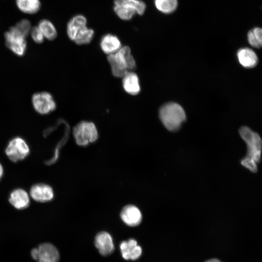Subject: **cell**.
<instances>
[{
    "mask_svg": "<svg viewBox=\"0 0 262 262\" xmlns=\"http://www.w3.org/2000/svg\"><path fill=\"white\" fill-rule=\"evenodd\" d=\"M100 46L102 51L108 55L115 53L122 47L118 38L112 34H107L103 36Z\"/></svg>",
    "mask_w": 262,
    "mask_h": 262,
    "instance_id": "16",
    "label": "cell"
},
{
    "mask_svg": "<svg viewBox=\"0 0 262 262\" xmlns=\"http://www.w3.org/2000/svg\"><path fill=\"white\" fill-rule=\"evenodd\" d=\"M6 47L15 54L22 56L27 49L26 37L18 32L14 26L4 33Z\"/></svg>",
    "mask_w": 262,
    "mask_h": 262,
    "instance_id": "8",
    "label": "cell"
},
{
    "mask_svg": "<svg viewBox=\"0 0 262 262\" xmlns=\"http://www.w3.org/2000/svg\"><path fill=\"white\" fill-rule=\"evenodd\" d=\"M237 56L239 63L246 68H252L258 63V57L255 52L247 48L238 50Z\"/></svg>",
    "mask_w": 262,
    "mask_h": 262,
    "instance_id": "17",
    "label": "cell"
},
{
    "mask_svg": "<svg viewBox=\"0 0 262 262\" xmlns=\"http://www.w3.org/2000/svg\"><path fill=\"white\" fill-rule=\"evenodd\" d=\"M247 39L249 44L256 48H260L262 45V30L256 27L250 30L247 34Z\"/></svg>",
    "mask_w": 262,
    "mask_h": 262,
    "instance_id": "22",
    "label": "cell"
},
{
    "mask_svg": "<svg viewBox=\"0 0 262 262\" xmlns=\"http://www.w3.org/2000/svg\"><path fill=\"white\" fill-rule=\"evenodd\" d=\"M10 204L16 209L23 210L30 204V197L27 192L21 188L14 190L9 197Z\"/></svg>",
    "mask_w": 262,
    "mask_h": 262,
    "instance_id": "15",
    "label": "cell"
},
{
    "mask_svg": "<svg viewBox=\"0 0 262 262\" xmlns=\"http://www.w3.org/2000/svg\"><path fill=\"white\" fill-rule=\"evenodd\" d=\"M31 256L34 260L49 262H58L60 258L57 249L49 243L42 244L37 248H33Z\"/></svg>",
    "mask_w": 262,
    "mask_h": 262,
    "instance_id": "10",
    "label": "cell"
},
{
    "mask_svg": "<svg viewBox=\"0 0 262 262\" xmlns=\"http://www.w3.org/2000/svg\"><path fill=\"white\" fill-rule=\"evenodd\" d=\"M113 74L122 78L129 71L136 67V63L128 46H123L114 53L108 55Z\"/></svg>",
    "mask_w": 262,
    "mask_h": 262,
    "instance_id": "2",
    "label": "cell"
},
{
    "mask_svg": "<svg viewBox=\"0 0 262 262\" xmlns=\"http://www.w3.org/2000/svg\"><path fill=\"white\" fill-rule=\"evenodd\" d=\"M95 245L102 256L111 255L115 249L112 236L105 231H101L97 234L95 239Z\"/></svg>",
    "mask_w": 262,
    "mask_h": 262,
    "instance_id": "12",
    "label": "cell"
},
{
    "mask_svg": "<svg viewBox=\"0 0 262 262\" xmlns=\"http://www.w3.org/2000/svg\"><path fill=\"white\" fill-rule=\"evenodd\" d=\"M123 86L126 92L132 95L138 94L140 91L139 79L132 71L128 72L123 77Z\"/></svg>",
    "mask_w": 262,
    "mask_h": 262,
    "instance_id": "18",
    "label": "cell"
},
{
    "mask_svg": "<svg viewBox=\"0 0 262 262\" xmlns=\"http://www.w3.org/2000/svg\"><path fill=\"white\" fill-rule=\"evenodd\" d=\"M31 35L34 42L41 44L43 42L44 36L38 26H34L31 28Z\"/></svg>",
    "mask_w": 262,
    "mask_h": 262,
    "instance_id": "24",
    "label": "cell"
},
{
    "mask_svg": "<svg viewBox=\"0 0 262 262\" xmlns=\"http://www.w3.org/2000/svg\"><path fill=\"white\" fill-rule=\"evenodd\" d=\"M120 249L122 257L126 260H136L142 252V248L133 239L122 241L120 245Z\"/></svg>",
    "mask_w": 262,
    "mask_h": 262,
    "instance_id": "13",
    "label": "cell"
},
{
    "mask_svg": "<svg viewBox=\"0 0 262 262\" xmlns=\"http://www.w3.org/2000/svg\"><path fill=\"white\" fill-rule=\"evenodd\" d=\"M3 169L2 165L0 164V180L3 175Z\"/></svg>",
    "mask_w": 262,
    "mask_h": 262,
    "instance_id": "26",
    "label": "cell"
},
{
    "mask_svg": "<svg viewBox=\"0 0 262 262\" xmlns=\"http://www.w3.org/2000/svg\"><path fill=\"white\" fill-rule=\"evenodd\" d=\"M157 9L164 14H170L174 12L178 6L177 0H155Z\"/></svg>",
    "mask_w": 262,
    "mask_h": 262,
    "instance_id": "21",
    "label": "cell"
},
{
    "mask_svg": "<svg viewBox=\"0 0 262 262\" xmlns=\"http://www.w3.org/2000/svg\"><path fill=\"white\" fill-rule=\"evenodd\" d=\"M86 18L81 15L73 16L67 23V35L78 45L88 44L93 38L94 32L86 27Z\"/></svg>",
    "mask_w": 262,
    "mask_h": 262,
    "instance_id": "4",
    "label": "cell"
},
{
    "mask_svg": "<svg viewBox=\"0 0 262 262\" xmlns=\"http://www.w3.org/2000/svg\"><path fill=\"white\" fill-rule=\"evenodd\" d=\"M32 100L34 110L41 115L48 114L56 108V104L52 96L47 92L35 93L32 97Z\"/></svg>",
    "mask_w": 262,
    "mask_h": 262,
    "instance_id": "9",
    "label": "cell"
},
{
    "mask_svg": "<svg viewBox=\"0 0 262 262\" xmlns=\"http://www.w3.org/2000/svg\"><path fill=\"white\" fill-rule=\"evenodd\" d=\"M37 26L44 37L48 40H52L56 37L57 35L56 29L53 24L49 20L46 19L41 20Z\"/></svg>",
    "mask_w": 262,
    "mask_h": 262,
    "instance_id": "20",
    "label": "cell"
},
{
    "mask_svg": "<svg viewBox=\"0 0 262 262\" xmlns=\"http://www.w3.org/2000/svg\"><path fill=\"white\" fill-rule=\"evenodd\" d=\"M120 217L126 225L131 227L139 225L142 219L139 209L132 205H127L122 209L120 213Z\"/></svg>",
    "mask_w": 262,
    "mask_h": 262,
    "instance_id": "14",
    "label": "cell"
},
{
    "mask_svg": "<svg viewBox=\"0 0 262 262\" xmlns=\"http://www.w3.org/2000/svg\"><path fill=\"white\" fill-rule=\"evenodd\" d=\"M239 133L247 146L246 155L241 160V164L251 172L256 173L261 160V138L257 133L246 126L240 129Z\"/></svg>",
    "mask_w": 262,
    "mask_h": 262,
    "instance_id": "1",
    "label": "cell"
},
{
    "mask_svg": "<svg viewBox=\"0 0 262 262\" xmlns=\"http://www.w3.org/2000/svg\"><path fill=\"white\" fill-rule=\"evenodd\" d=\"M73 135L77 145L85 146L97 140L98 133L93 123L82 121L74 128Z\"/></svg>",
    "mask_w": 262,
    "mask_h": 262,
    "instance_id": "6",
    "label": "cell"
},
{
    "mask_svg": "<svg viewBox=\"0 0 262 262\" xmlns=\"http://www.w3.org/2000/svg\"><path fill=\"white\" fill-rule=\"evenodd\" d=\"M38 262H49L39 260V261H38Z\"/></svg>",
    "mask_w": 262,
    "mask_h": 262,
    "instance_id": "27",
    "label": "cell"
},
{
    "mask_svg": "<svg viewBox=\"0 0 262 262\" xmlns=\"http://www.w3.org/2000/svg\"><path fill=\"white\" fill-rule=\"evenodd\" d=\"M30 196L37 202H46L53 199L54 192L49 185L45 183H37L31 187Z\"/></svg>",
    "mask_w": 262,
    "mask_h": 262,
    "instance_id": "11",
    "label": "cell"
},
{
    "mask_svg": "<svg viewBox=\"0 0 262 262\" xmlns=\"http://www.w3.org/2000/svg\"><path fill=\"white\" fill-rule=\"evenodd\" d=\"M159 117L168 130L175 131L180 128L185 120L186 114L180 105L175 102H168L161 107Z\"/></svg>",
    "mask_w": 262,
    "mask_h": 262,
    "instance_id": "3",
    "label": "cell"
},
{
    "mask_svg": "<svg viewBox=\"0 0 262 262\" xmlns=\"http://www.w3.org/2000/svg\"><path fill=\"white\" fill-rule=\"evenodd\" d=\"M5 151L11 161L17 162L24 159L29 155L30 148L24 139L16 136L9 142Z\"/></svg>",
    "mask_w": 262,
    "mask_h": 262,
    "instance_id": "7",
    "label": "cell"
},
{
    "mask_svg": "<svg viewBox=\"0 0 262 262\" xmlns=\"http://www.w3.org/2000/svg\"><path fill=\"white\" fill-rule=\"evenodd\" d=\"M146 8V4L141 0H114V11L122 20H130L136 14L142 15Z\"/></svg>",
    "mask_w": 262,
    "mask_h": 262,
    "instance_id": "5",
    "label": "cell"
},
{
    "mask_svg": "<svg viewBox=\"0 0 262 262\" xmlns=\"http://www.w3.org/2000/svg\"><path fill=\"white\" fill-rule=\"evenodd\" d=\"M14 27L26 37L28 35L31 30V24L27 19H23L18 21Z\"/></svg>",
    "mask_w": 262,
    "mask_h": 262,
    "instance_id": "23",
    "label": "cell"
},
{
    "mask_svg": "<svg viewBox=\"0 0 262 262\" xmlns=\"http://www.w3.org/2000/svg\"><path fill=\"white\" fill-rule=\"evenodd\" d=\"M17 8L22 12L28 14H34L41 8L39 0H16Z\"/></svg>",
    "mask_w": 262,
    "mask_h": 262,
    "instance_id": "19",
    "label": "cell"
},
{
    "mask_svg": "<svg viewBox=\"0 0 262 262\" xmlns=\"http://www.w3.org/2000/svg\"><path fill=\"white\" fill-rule=\"evenodd\" d=\"M205 262H222L221 261L217 259H211L209 260H207Z\"/></svg>",
    "mask_w": 262,
    "mask_h": 262,
    "instance_id": "25",
    "label": "cell"
}]
</instances>
